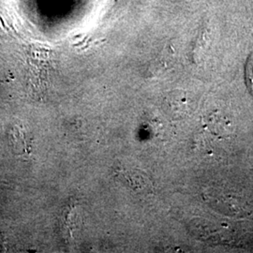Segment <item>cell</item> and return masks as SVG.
Masks as SVG:
<instances>
[{
    "instance_id": "1",
    "label": "cell",
    "mask_w": 253,
    "mask_h": 253,
    "mask_svg": "<svg viewBox=\"0 0 253 253\" xmlns=\"http://www.w3.org/2000/svg\"><path fill=\"white\" fill-rule=\"evenodd\" d=\"M119 179L123 181L128 188L138 193H149L152 190V184L147 175L138 170L122 171L118 173Z\"/></svg>"
}]
</instances>
